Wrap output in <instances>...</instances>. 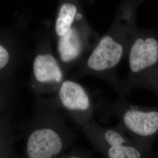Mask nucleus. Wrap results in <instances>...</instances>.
Wrapping results in <instances>:
<instances>
[{"label":"nucleus","mask_w":158,"mask_h":158,"mask_svg":"<svg viewBox=\"0 0 158 158\" xmlns=\"http://www.w3.org/2000/svg\"><path fill=\"white\" fill-rule=\"evenodd\" d=\"M141 0H127L119 6L107 32L102 36L90 53L76 68L72 79L94 76L105 81L117 91L120 79L119 64L127 57L138 26L136 14Z\"/></svg>","instance_id":"f257e3e1"},{"label":"nucleus","mask_w":158,"mask_h":158,"mask_svg":"<svg viewBox=\"0 0 158 158\" xmlns=\"http://www.w3.org/2000/svg\"><path fill=\"white\" fill-rule=\"evenodd\" d=\"M14 129L24 141L23 158H57L79 136L66 124L55 94L36 97L31 115Z\"/></svg>","instance_id":"f03ea898"},{"label":"nucleus","mask_w":158,"mask_h":158,"mask_svg":"<svg viewBox=\"0 0 158 158\" xmlns=\"http://www.w3.org/2000/svg\"><path fill=\"white\" fill-rule=\"evenodd\" d=\"M128 72L120 79L117 92L127 97L137 89L153 92L158 98V31L138 27L127 55Z\"/></svg>","instance_id":"7ed1b4c3"},{"label":"nucleus","mask_w":158,"mask_h":158,"mask_svg":"<svg viewBox=\"0 0 158 158\" xmlns=\"http://www.w3.org/2000/svg\"><path fill=\"white\" fill-rule=\"evenodd\" d=\"M96 114L104 123L112 117L116 118L136 143L152 149L158 136V106H138L123 96H118L113 102L100 96L96 102Z\"/></svg>","instance_id":"20e7f679"},{"label":"nucleus","mask_w":158,"mask_h":158,"mask_svg":"<svg viewBox=\"0 0 158 158\" xmlns=\"http://www.w3.org/2000/svg\"><path fill=\"white\" fill-rule=\"evenodd\" d=\"M29 18L18 15L15 23L0 32V107L14 106L17 96L15 74L27 57V32Z\"/></svg>","instance_id":"39448f33"},{"label":"nucleus","mask_w":158,"mask_h":158,"mask_svg":"<svg viewBox=\"0 0 158 158\" xmlns=\"http://www.w3.org/2000/svg\"><path fill=\"white\" fill-rule=\"evenodd\" d=\"M52 26L45 21L33 35L35 46L28 86L35 98L56 94L68 78L53 48Z\"/></svg>","instance_id":"423d86ee"},{"label":"nucleus","mask_w":158,"mask_h":158,"mask_svg":"<svg viewBox=\"0 0 158 158\" xmlns=\"http://www.w3.org/2000/svg\"><path fill=\"white\" fill-rule=\"evenodd\" d=\"M100 37L82 12L68 33L55 41L57 56L66 73L85 60Z\"/></svg>","instance_id":"0eeeda50"},{"label":"nucleus","mask_w":158,"mask_h":158,"mask_svg":"<svg viewBox=\"0 0 158 158\" xmlns=\"http://www.w3.org/2000/svg\"><path fill=\"white\" fill-rule=\"evenodd\" d=\"M60 109L80 128L90 124L96 114V104L84 85L66 79L55 94Z\"/></svg>","instance_id":"6e6552de"},{"label":"nucleus","mask_w":158,"mask_h":158,"mask_svg":"<svg viewBox=\"0 0 158 158\" xmlns=\"http://www.w3.org/2000/svg\"><path fill=\"white\" fill-rule=\"evenodd\" d=\"M94 147H114L135 143L118 123L112 127H105L93 120L90 124L80 128Z\"/></svg>","instance_id":"1a4fd4ad"},{"label":"nucleus","mask_w":158,"mask_h":158,"mask_svg":"<svg viewBox=\"0 0 158 158\" xmlns=\"http://www.w3.org/2000/svg\"><path fill=\"white\" fill-rule=\"evenodd\" d=\"M85 2L80 1H60L56 15L52 25V34L55 41L68 33L79 15L84 11Z\"/></svg>","instance_id":"9d476101"},{"label":"nucleus","mask_w":158,"mask_h":158,"mask_svg":"<svg viewBox=\"0 0 158 158\" xmlns=\"http://www.w3.org/2000/svg\"><path fill=\"white\" fill-rule=\"evenodd\" d=\"M14 109L1 112L0 115V158H21L15 151L12 117Z\"/></svg>","instance_id":"9b49d317"},{"label":"nucleus","mask_w":158,"mask_h":158,"mask_svg":"<svg viewBox=\"0 0 158 158\" xmlns=\"http://www.w3.org/2000/svg\"><path fill=\"white\" fill-rule=\"evenodd\" d=\"M105 158H158L152 149L134 143L114 147H98L94 149Z\"/></svg>","instance_id":"f8f14e48"},{"label":"nucleus","mask_w":158,"mask_h":158,"mask_svg":"<svg viewBox=\"0 0 158 158\" xmlns=\"http://www.w3.org/2000/svg\"><path fill=\"white\" fill-rule=\"evenodd\" d=\"M94 151V150L85 149L74 145L69 152L57 158H93Z\"/></svg>","instance_id":"ddd939ff"}]
</instances>
